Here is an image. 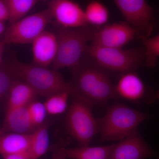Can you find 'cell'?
<instances>
[{"label":"cell","mask_w":159,"mask_h":159,"mask_svg":"<svg viewBox=\"0 0 159 159\" xmlns=\"http://www.w3.org/2000/svg\"><path fill=\"white\" fill-rule=\"evenodd\" d=\"M148 114L122 103L111 106L102 118L97 119L101 142L121 141L138 130Z\"/></svg>","instance_id":"obj_2"},{"label":"cell","mask_w":159,"mask_h":159,"mask_svg":"<svg viewBox=\"0 0 159 159\" xmlns=\"http://www.w3.org/2000/svg\"><path fill=\"white\" fill-rule=\"evenodd\" d=\"M9 11V21L14 24L23 18L39 2L38 0H7Z\"/></svg>","instance_id":"obj_20"},{"label":"cell","mask_w":159,"mask_h":159,"mask_svg":"<svg viewBox=\"0 0 159 159\" xmlns=\"http://www.w3.org/2000/svg\"><path fill=\"white\" fill-rule=\"evenodd\" d=\"M48 9L61 27L76 29L88 26L85 11L78 3L69 0H52Z\"/></svg>","instance_id":"obj_11"},{"label":"cell","mask_w":159,"mask_h":159,"mask_svg":"<svg viewBox=\"0 0 159 159\" xmlns=\"http://www.w3.org/2000/svg\"><path fill=\"white\" fill-rule=\"evenodd\" d=\"M155 152L142 139L139 131L114 144L107 159H145Z\"/></svg>","instance_id":"obj_12"},{"label":"cell","mask_w":159,"mask_h":159,"mask_svg":"<svg viewBox=\"0 0 159 159\" xmlns=\"http://www.w3.org/2000/svg\"><path fill=\"white\" fill-rule=\"evenodd\" d=\"M14 81L9 71L0 68V100L6 94H9Z\"/></svg>","instance_id":"obj_24"},{"label":"cell","mask_w":159,"mask_h":159,"mask_svg":"<svg viewBox=\"0 0 159 159\" xmlns=\"http://www.w3.org/2000/svg\"><path fill=\"white\" fill-rule=\"evenodd\" d=\"M6 30V26H5V24L0 22V36L4 34Z\"/></svg>","instance_id":"obj_29"},{"label":"cell","mask_w":159,"mask_h":159,"mask_svg":"<svg viewBox=\"0 0 159 159\" xmlns=\"http://www.w3.org/2000/svg\"><path fill=\"white\" fill-rule=\"evenodd\" d=\"M53 19L49 9L26 16L11 25L2 34L1 40L8 44L32 43Z\"/></svg>","instance_id":"obj_7"},{"label":"cell","mask_w":159,"mask_h":159,"mask_svg":"<svg viewBox=\"0 0 159 159\" xmlns=\"http://www.w3.org/2000/svg\"><path fill=\"white\" fill-rule=\"evenodd\" d=\"M80 64L74 68V83L72 84L76 93L93 104L101 105L116 98L115 85L100 67H81Z\"/></svg>","instance_id":"obj_4"},{"label":"cell","mask_w":159,"mask_h":159,"mask_svg":"<svg viewBox=\"0 0 159 159\" xmlns=\"http://www.w3.org/2000/svg\"><path fill=\"white\" fill-rule=\"evenodd\" d=\"M72 97V103L66 117L67 130L80 146H88L99 133L98 121L92 112L94 104L77 93Z\"/></svg>","instance_id":"obj_5"},{"label":"cell","mask_w":159,"mask_h":159,"mask_svg":"<svg viewBox=\"0 0 159 159\" xmlns=\"http://www.w3.org/2000/svg\"><path fill=\"white\" fill-rule=\"evenodd\" d=\"M72 95L70 93L65 92L48 97L44 103L48 114L58 115L64 113L67 108L69 97Z\"/></svg>","instance_id":"obj_21"},{"label":"cell","mask_w":159,"mask_h":159,"mask_svg":"<svg viewBox=\"0 0 159 159\" xmlns=\"http://www.w3.org/2000/svg\"><path fill=\"white\" fill-rule=\"evenodd\" d=\"M9 11L7 0H0V22L9 20Z\"/></svg>","instance_id":"obj_25"},{"label":"cell","mask_w":159,"mask_h":159,"mask_svg":"<svg viewBox=\"0 0 159 159\" xmlns=\"http://www.w3.org/2000/svg\"><path fill=\"white\" fill-rule=\"evenodd\" d=\"M116 97L131 102L149 104L157 99L156 93L143 82L135 72L122 74L115 85Z\"/></svg>","instance_id":"obj_10"},{"label":"cell","mask_w":159,"mask_h":159,"mask_svg":"<svg viewBox=\"0 0 159 159\" xmlns=\"http://www.w3.org/2000/svg\"><path fill=\"white\" fill-rule=\"evenodd\" d=\"M156 97L157 99H159V90L156 92Z\"/></svg>","instance_id":"obj_30"},{"label":"cell","mask_w":159,"mask_h":159,"mask_svg":"<svg viewBox=\"0 0 159 159\" xmlns=\"http://www.w3.org/2000/svg\"><path fill=\"white\" fill-rule=\"evenodd\" d=\"M114 3L126 23L138 32L142 40L149 38L155 25L154 11L144 0H115Z\"/></svg>","instance_id":"obj_8"},{"label":"cell","mask_w":159,"mask_h":159,"mask_svg":"<svg viewBox=\"0 0 159 159\" xmlns=\"http://www.w3.org/2000/svg\"><path fill=\"white\" fill-rule=\"evenodd\" d=\"M86 52L101 68L122 74L134 72L145 65V51L144 47L123 49L91 44L88 47Z\"/></svg>","instance_id":"obj_6"},{"label":"cell","mask_w":159,"mask_h":159,"mask_svg":"<svg viewBox=\"0 0 159 159\" xmlns=\"http://www.w3.org/2000/svg\"><path fill=\"white\" fill-rule=\"evenodd\" d=\"M97 28L88 26L76 29L60 27L56 33L58 50L53 70L74 68L79 65L83 54L86 52L88 43L92 41Z\"/></svg>","instance_id":"obj_3"},{"label":"cell","mask_w":159,"mask_h":159,"mask_svg":"<svg viewBox=\"0 0 159 159\" xmlns=\"http://www.w3.org/2000/svg\"><path fill=\"white\" fill-rule=\"evenodd\" d=\"M3 133H4V132H3L2 129H0V137L1 136V135H2Z\"/></svg>","instance_id":"obj_31"},{"label":"cell","mask_w":159,"mask_h":159,"mask_svg":"<svg viewBox=\"0 0 159 159\" xmlns=\"http://www.w3.org/2000/svg\"><path fill=\"white\" fill-rule=\"evenodd\" d=\"M142 42L145 51V65L154 67L159 57V33L153 37L142 40Z\"/></svg>","instance_id":"obj_22"},{"label":"cell","mask_w":159,"mask_h":159,"mask_svg":"<svg viewBox=\"0 0 159 159\" xmlns=\"http://www.w3.org/2000/svg\"><path fill=\"white\" fill-rule=\"evenodd\" d=\"M37 95V93L28 84L22 80H15L9 93L6 111L28 106Z\"/></svg>","instance_id":"obj_15"},{"label":"cell","mask_w":159,"mask_h":159,"mask_svg":"<svg viewBox=\"0 0 159 159\" xmlns=\"http://www.w3.org/2000/svg\"><path fill=\"white\" fill-rule=\"evenodd\" d=\"M31 44L33 64L48 67L54 63L58 50L56 33L45 30Z\"/></svg>","instance_id":"obj_13"},{"label":"cell","mask_w":159,"mask_h":159,"mask_svg":"<svg viewBox=\"0 0 159 159\" xmlns=\"http://www.w3.org/2000/svg\"><path fill=\"white\" fill-rule=\"evenodd\" d=\"M4 159H32L29 152L2 155Z\"/></svg>","instance_id":"obj_26"},{"label":"cell","mask_w":159,"mask_h":159,"mask_svg":"<svg viewBox=\"0 0 159 159\" xmlns=\"http://www.w3.org/2000/svg\"><path fill=\"white\" fill-rule=\"evenodd\" d=\"M138 32L125 21L107 24L97 28L92 44L111 48H122L135 38Z\"/></svg>","instance_id":"obj_9"},{"label":"cell","mask_w":159,"mask_h":159,"mask_svg":"<svg viewBox=\"0 0 159 159\" xmlns=\"http://www.w3.org/2000/svg\"><path fill=\"white\" fill-rule=\"evenodd\" d=\"M6 45V43L1 40H0V66H1L2 61L3 52H4V49H5Z\"/></svg>","instance_id":"obj_27"},{"label":"cell","mask_w":159,"mask_h":159,"mask_svg":"<svg viewBox=\"0 0 159 159\" xmlns=\"http://www.w3.org/2000/svg\"><path fill=\"white\" fill-rule=\"evenodd\" d=\"M35 129L28 109V106L13 109L6 112L3 125V132L21 134L32 133Z\"/></svg>","instance_id":"obj_14"},{"label":"cell","mask_w":159,"mask_h":159,"mask_svg":"<svg viewBox=\"0 0 159 159\" xmlns=\"http://www.w3.org/2000/svg\"><path fill=\"white\" fill-rule=\"evenodd\" d=\"M31 137V134L4 133L0 137V154L2 155L29 151Z\"/></svg>","instance_id":"obj_16"},{"label":"cell","mask_w":159,"mask_h":159,"mask_svg":"<svg viewBox=\"0 0 159 159\" xmlns=\"http://www.w3.org/2000/svg\"><path fill=\"white\" fill-rule=\"evenodd\" d=\"M28 109L31 122L35 129L43 124L48 113L44 103L34 99L28 105Z\"/></svg>","instance_id":"obj_23"},{"label":"cell","mask_w":159,"mask_h":159,"mask_svg":"<svg viewBox=\"0 0 159 159\" xmlns=\"http://www.w3.org/2000/svg\"><path fill=\"white\" fill-rule=\"evenodd\" d=\"M48 125L43 123L31 133V142L29 152L32 159H38L45 154L49 148Z\"/></svg>","instance_id":"obj_18"},{"label":"cell","mask_w":159,"mask_h":159,"mask_svg":"<svg viewBox=\"0 0 159 159\" xmlns=\"http://www.w3.org/2000/svg\"><path fill=\"white\" fill-rule=\"evenodd\" d=\"M66 158L65 155L59 149L53 155V159H66Z\"/></svg>","instance_id":"obj_28"},{"label":"cell","mask_w":159,"mask_h":159,"mask_svg":"<svg viewBox=\"0 0 159 159\" xmlns=\"http://www.w3.org/2000/svg\"><path fill=\"white\" fill-rule=\"evenodd\" d=\"M88 24L97 28L107 25L109 19V12L105 5L98 1H93L88 4L85 10Z\"/></svg>","instance_id":"obj_19"},{"label":"cell","mask_w":159,"mask_h":159,"mask_svg":"<svg viewBox=\"0 0 159 159\" xmlns=\"http://www.w3.org/2000/svg\"><path fill=\"white\" fill-rule=\"evenodd\" d=\"M114 144L107 146H80L59 149L67 157L72 159H107Z\"/></svg>","instance_id":"obj_17"},{"label":"cell","mask_w":159,"mask_h":159,"mask_svg":"<svg viewBox=\"0 0 159 159\" xmlns=\"http://www.w3.org/2000/svg\"><path fill=\"white\" fill-rule=\"evenodd\" d=\"M7 70L43 97L48 98L61 92H69L73 95L76 93L73 84L65 81L57 70L17 60L9 63Z\"/></svg>","instance_id":"obj_1"}]
</instances>
